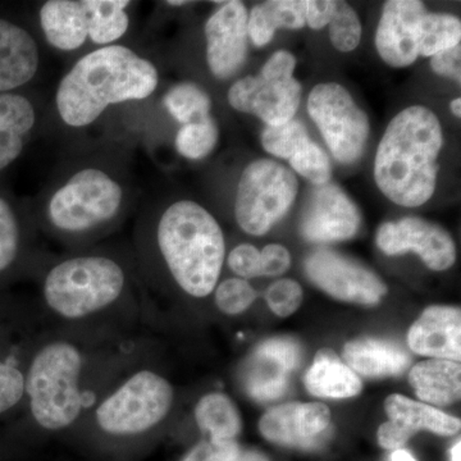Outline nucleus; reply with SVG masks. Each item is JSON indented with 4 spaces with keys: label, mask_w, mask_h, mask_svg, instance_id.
I'll list each match as a JSON object with an SVG mask.
<instances>
[{
    "label": "nucleus",
    "mask_w": 461,
    "mask_h": 461,
    "mask_svg": "<svg viewBox=\"0 0 461 461\" xmlns=\"http://www.w3.org/2000/svg\"><path fill=\"white\" fill-rule=\"evenodd\" d=\"M408 344L415 354L460 362L461 312L454 306H429L412 324Z\"/></svg>",
    "instance_id": "obj_20"
},
{
    "label": "nucleus",
    "mask_w": 461,
    "mask_h": 461,
    "mask_svg": "<svg viewBox=\"0 0 461 461\" xmlns=\"http://www.w3.org/2000/svg\"><path fill=\"white\" fill-rule=\"evenodd\" d=\"M308 112L336 160L351 165L363 156L369 120L344 86L317 85L309 94Z\"/></svg>",
    "instance_id": "obj_10"
},
{
    "label": "nucleus",
    "mask_w": 461,
    "mask_h": 461,
    "mask_svg": "<svg viewBox=\"0 0 461 461\" xmlns=\"http://www.w3.org/2000/svg\"><path fill=\"white\" fill-rule=\"evenodd\" d=\"M266 300L273 313L286 318L302 305L303 288L296 281L288 278L276 281L267 290Z\"/></svg>",
    "instance_id": "obj_38"
},
{
    "label": "nucleus",
    "mask_w": 461,
    "mask_h": 461,
    "mask_svg": "<svg viewBox=\"0 0 461 461\" xmlns=\"http://www.w3.org/2000/svg\"><path fill=\"white\" fill-rule=\"evenodd\" d=\"M338 2L332 0H305V23L313 30L330 25L335 16Z\"/></svg>",
    "instance_id": "obj_44"
},
{
    "label": "nucleus",
    "mask_w": 461,
    "mask_h": 461,
    "mask_svg": "<svg viewBox=\"0 0 461 461\" xmlns=\"http://www.w3.org/2000/svg\"><path fill=\"white\" fill-rule=\"evenodd\" d=\"M129 0H84L89 41L95 47L118 44L130 29Z\"/></svg>",
    "instance_id": "obj_26"
},
{
    "label": "nucleus",
    "mask_w": 461,
    "mask_h": 461,
    "mask_svg": "<svg viewBox=\"0 0 461 461\" xmlns=\"http://www.w3.org/2000/svg\"><path fill=\"white\" fill-rule=\"evenodd\" d=\"M168 7H182V5H189V2H167Z\"/></svg>",
    "instance_id": "obj_49"
},
{
    "label": "nucleus",
    "mask_w": 461,
    "mask_h": 461,
    "mask_svg": "<svg viewBox=\"0 0 461 461\" xmlns=\"http://www.w3.org/2000/svg\"><path fill=\"white\" fill-rule=\"evenodd\" d=\"M159 83L156 63L127 45L95 48L77 58L58 83L50 123L86 131L108 109L151 98Z\"/></svg>",
    "instance_id": "obj_3"
},
{
    "label": "nucleus",
    "mask_w": 461,
    "mask_h": 461,
    "mask_svg": "<svg viewBox=\"0 0 461 461\" xmlns=\"http://www.w3.org/2000/svg\"><path fill=\"white\" fill-rule=\"evenodd\" d=\"M329 26L330 42L336 50L342 53L357 50L362 39V23L348 3L338 2Z\"/></svg>",
    "instance_id": "obj_34"
},
{
    "label": "nucleus",
    "mask_w": 461,
    "mask_h": 461,
    "mask_svg": "<svg viewBox=\"0 0 461 461\" xmlns=\"http://www.w3.org/2000/svg\"><path fill=\"white\" fill-rule=\"evenodd\" d=\"M299 182L287 167L258 159L244 169L238 184L235 218L249 235L262 236L286 215L295 202Z\"/></svg>",
    "instance_id": "obj_8"
},
{
    "label": "nucleus",
    "mask_w": 461,
    "mask_h": 461,
    "mask_svg": "<svg viewBox=\"0 0 461 461\" xmlns=\"http://www.w3.org/2000/svg\"><path fill=\"white\" fill-rule=\"evenodd\" d=\"M260 259H262V276H268V277L284 275L291 266L290 251L278 244L267 245L260 251Z\"/></svg>",
    "instance_id": "obj_42"
},
{
    "label": "nucleus",
    "mask_w": 461,
    "mask_h": 461,
    "mask_svg": "<svg viewBox=\"0 0 461 461\" xmlns=\"http://www.w3.org/2000/svg\"><path fill=\"white\" fill-rule=\"evenodd\" d=\"M195 420L213 441H236L241 432V417L235 403L222 393H206L195 406Z\"/></svg>",
    "instance_id": "obj_27"
},
{
    "label": "nucleus",
    "mask_w": 461,
    "mask_h": 461,
    "mask_svg": "<svg viewBox=\"0 0 461 461\" xmlns=\"http://www.w3.org/2000/svg\"><path fill=\"white\" fill-rule=\"evenodd\" d=\"M391 461H417L414 459V456L409 451L402 450V448H399V450L393 451V456H391Z\"/></svg>",
    "instance_id": "obj_46"
},
{
    "label": "nucleus",
    "mask_w": 461,
    "mask_h": 461,
    "mask_svg": "<svg viewBox=\"0 0 461 461\" xmlns=\"http://www.w3.org/2000/svg\"><path fill=\"white\" fill-rule=\"evenodd\" d=\"M173 402L171 382L153 369L140 368L100 397L87 417L104 436L135 438L160 426Z\"/></svg>",
    "instance_id": "obj_7"
},
{
    "label": "nucleus",
    "mask_w": 461,
    "mask_h": 461,
    "mask_svg": "<svg viewBox=\"0 0 461 461\" xmlns=\"http://www.w3.org/2000/svg\"><path fill=\"white\" fill-rule=\"evenodd\" d=\"M163 107L173 120L185 124L200 122L212 117V99L199 85L181 83L167 90Z\"/></svg>",
    "instance_id": "obj_28"
},
{
    "label": "nucleus",
    "mask_w": 461,
    "mask_h": 461,
    "mask_svg": "<svg viewBox=\"0 0 461 461\" xmlns=\"http://www.w3.org/2000/svg\"><path fill=\"white\" fill-rule=\"evenodd\" d=\"M50 124V107L42 96L23 91L0 94V173Z\"/></svg>",
    "instance_id": "obj_15"
},
{
    "label": "nucleus",
    "mask_w": 461,
    "mask_h": 461,
    "mask_svg": "<svg viewBox=\"0 0 461 461\" xmlns=\"http://www.w3.org/2000/svg\"><path fill=\"white\" fill-rule=\"evenodd\" d=\"M461 48L459 45L439 51L430 57V67L437 75L451 77L460 84L461 81Z\"/></svg>",
    "instance_id": "obj_43"
},
{
    "label": "nucleus",
    "mask_w": 461,
    "mask_h": 461,
    "mask_svg": "<svg viewBox=\"0 0 461 461\" xmlns=\"http://www.w3.org/2000/svg\"><path fill=\"white\" fill-rule=\"evenodd\" d=\"M214 302L217 308L227 315L244 313L256 302L258 294L247 280L229 278L218 282L214 291Z\"/></svg>",
    "instance_id": "obj_36"
},
{
    "label": "nucleus",
    "mask_w": 461,
    "mask_h": 461,
    "mask_svg": "<svg viewBox=\"0 0 461 461\" xmlns=\"http://www.w3.org/2000/svg\"><path fill=\"white\" fill-rule=\"evenodd\" d=\"M377 247L387 256L417 253L432 271H446L454 266L456 248L451 236L441 227L420 218H402L379 227Z\"/></svg>",
    "instance_id": "obj_13"
},
{
    "label": "nucleus",
    "mask_w": 461,
    "mask_h": 461,
    "mask_svg": "<svg viewBox=\"0 0 461 461\" xmlns=\"http://www.w3.org/2000/svg\"><path fill=\"white\" fill-rule=\"evenodd\" d=\"M90 351L78 339L42 342L26 371L25 397L33 421L47 432L71 429L95 405Z\"/></svg>",
    "instance_id": "obj_6"
},
{
    "label": "nucleus",
    "mask_w": 461,
    "mask_h": 461,
    "mask_svg": "<svg viewBox=\"0 0 461 461\" xmlns=\"http://www.w3.org/2000/svg\"><path fill=\"white\" fill-rule=\"evenodd\" d=\"M451 112H453L454 115L456 117H460L461 115V99L455 98L453 102H451Z\"/></svg>",
    "instance_id": "obj_48"
},
{
    "label": "nucleus",
    "mask_w": 461,
    "mask_h": 461,
    "mask_svg": "<svg viewBox=\"0 0 461 461\" xmlns=\"http://www.w3.org/2000/svg\"><path fill=\"white\" fill-rule=\"evenodd\" d=\"M296 60L287 50H278L257 76L240 78L230 87L227 99L235 111L253 114L267 126L293 120L302 100V85L294 77Z\"/></svg>",
    "instance_id": "obj_9"
},
{
    "label": "nucleus",
    "mask_w": 461,
    "mask_h": 461,
    "mask_svg": "<svg viewBox=\"0 0 461 461\" xmlns=\"http://www.w3.org/2000/svg\"><path fill=\"white\" fill-rule=\"evenodd\" d=\"M288 372L280 363L254 353L247 375L249 395L259 402H271L286 393Z\"/></svg>",
    "instance_id": "obj_30"
},
{
    "label": "nucleus",
    "mask_w": 461,
    "mask_h": 461,
    "mask_svg": "<svg viewBox=\"0 0 461 461\" xmlns=\"http://www.w3.org/2000/svg\"><path fill=\"white\" fill-rule=\"evenodd\" d=\"M38 17L42 39L53 50L75 53L89 41L84 0H47Z\"/></svg>",
    "instance_id": "obj_21"
},
{
    "label": "nucleus",
    "mask_w": 461,
    "mask_h": 461,
    "mask_svg": "<svg viewBox=\"0 0 461 461\" xmlns=\"http://www.w3.org/2000/svg\"><path fill=\"white\" fill-rule=\"evenodd\" d=\"M461 460V442L457 441L456 444L454 445L453 450H451V461H460Z\"/></svg>",
    "instance_id": "obj_47"
},
{
    "label": "nucleus",
    "mask_w": 461,
    "mask_h": 461,
    "mask_svg": "<svg viewBox=\"0 0 461 461\" xmlns=\"http://www.w3.org/2000/svg\"><path fill=\"white\" fill-rule=\"evenodd\" d=\"M142 202L136 227L139 260L156 258L176 286L194 299L212 295L226 260V240L214 215L191 199Z\"/></svg>",
    "instance_id": "obj_2"
},
{
    "label": "nucleus",
    "mask_w": 461,
    "mask_h": 461,
    "mask_svg": "<svg viewBox=\"0 0 461 461\" xmlns=\"http://www.w3.org/2000/svg\"><path fill=\"white\" fill-rule=\"evenodd\" d=\"M304 268L315 286L341 302L375 306L387 294L375 273L335 251H314L306 258Z\"/></svg>",
    "instance_id": "obj_11"
},
{
    "label": "nucleus",
    "mask_w": 461,
    "mask_h": 461,
    "mask_svg": "<svg viewBox=\"0 0 461 461\" xmlns=\"http://www.w3.org/2000/svg\"><path fill=\"white\" fill-rule=\"evenodd\" d=\"M26 371L17 364L0 359V415L26 400Z\"/></svg>",
    "instance_id": "obj_37"
},
{
    "label": "nucleus",
    "mask_w": 461,
    "mask_h": 461,
    "mask_svg": "<svg viewBox=\"0 0 461 461\" xmlns=\"http://www.w3.org/2000/svg\"><path fill=\"white\" fill-rule=\"evenodd\" d=\"M229 461H269L263 454L253 450H242L240 448L235 456L230 457Z\"/></svg>",
    "instance_id": "obj_45"
},
{
    "label": "nucleus",
    "mask_w": 461,
    "mask_h": 461,
    "mask_svg": "<svg viewBox=\"0 0 461 461\" xmlns=\"http://www.w3.org/2000/svg\"><path fill=\"white\" fill-rule=\"evenodd\" d=\"M444 132L421 105L405 108L388 124L375 160V180L391 202L406 208L426 204L437 186Z\"/></svg>",
    "instance_id": "obj_5"
},
{
    "label": "nucleus",
    "mask_w": 461,
    "mask_h": 461,
    "mask_svg": "<svg viewBox=\"0 0 461 461\" xmlns=\"http://www.w3.org/2000/svg\"><path fill=\"white\" fill-rule=\"evenodd\" d=\"M217 3L204 26L205 60L215 78L229 80L247 60L249 12L241 2Z\"/></svg>",
    "instance_id": "obj_12"
},
{
    "label": "nucleus",
    "mask_w": 461,
    "mask_h": 461,
    "mask_svg": "<svg viewBox=\"0 0 461 461\" xmlns=\"http://www.w3.org/2000/svg\"><path fill=\"white\" fill-rule=\"evenodd\" d=\"M240 448L236 441H213L208 438L194 446L181 461H229L239 453Z\"/></svg>",
    "instance_id": "obj_41"
},
{
    "label": "nucleus",
    "mask_w": 461,
    "mask_h": 461,
    "mask_svg": "<svg viewBox=\"0 0 461 461\" xmlns=\"http://www.w3.org/2000/svg\"><path fill=\"white\" fill-rule=\"evenodd\" d=\"M409 382L421 402L450 405L460 400L461 366L451 360H426L412 366Z\"/></svg>",
    "instance_id": "obj_24"
},
{
    "label": "nucleus",
    "mask_w": 461,
    "mask_h": 461,
    "mask_svg": "<svg viewBox=\"0 0 461 461\" xmlns=\"http://www.w3.org/2000/svg\"><path fill=\"white\" fill-rule=\"evenodd\" d=\"M305 387L312 395L324 399H348L362 393V381L357 373L342 363L335 351L321 348L313 366L306 372Z\"/></svg>",
    "instance_id": "obj_23"
},
{
    "label": "nucleus",
    "mask_w": 461,
    "mask_h": 461,
    "mask_svg": "<svg viewBox=\"0 0 461 461\" xmlns=\"http://www.w3.org/2000/svg\"><path fill=\"white\" fill-rule=\"evenodd\" d=\"M305 26V0H269L251 9L248 18L249 39L256 47L272 41L278 29Z\"/></svg>",
    "instance_id": "obj_25"
},
{
    "label": "nucleus",
    "mask_w": 461,
    "mask_h": 461,
    "mask_svg": "<svg viewBox=\"0 0 461 461\" xmlns=\"http://www.w3.org/2000/svg\"><path fill=\"white\" fill-rule=\"evenodd\" d=\"M138 263L112 249L91 247L41 266L45 309L67 323H81L126 302L136 286Z\"/></svg>",
    "instance_id": "obj_4"
},
{
    "label": "nucleus",
    "mask_w": 461,
    "mask_h": 461,
    "mask_svg": "<svg viewBox=\"0 0 461 461\" xmlns=\"http://www.w3.org/2000/svg\"><path fill=\"white\" fill-rule=\"evenodd\" d=\"M384 411L390 420L379 427L377 438L379 446L387 450H399L420 430H429L439 436L460 432L459 418L397 393L387 397Z\"/></svg>",
    "instance_id": "obj_18"
},
{
    "label": "nucleus",
    "mask_w": 461,
    "mask_h": 461,
    "mask_svg": "<svg viewBox=\"0 0 461 461\" xmlns=\"http://www.w3.org/2000/svg\"><path fill=\"white\" fill-rule=\"evenodd\" d=\"M220 130L213 117L181 126L176 133V150L190 160L204 159L217 147Z\"/></svg>",
    "instance_id": "obj_32"
},
{
    "label": "nucleus",
    "mask_w": 461,
    "mask_h": 461,
    "mask_svg": "<svg viewBox=\"0 0 461 461\" xmlns=\"http://www.w3.org/2000/svg\"><path fill=\"white\" fill-rule=\"evenodd\" d=\"M362 214L353 200L336 186L326 184L312 194L303 213L300 230L311 242H336L353 239Z\"/></svg>",
    "instance_id": "obj_16"
},
{
    "label": "nucleus",
    "mask_w": 461,
    "mask_h": 461,
    "mask_svg": "<svg viewBox=\"0 0 461 461\" xmlns=\"http://www.w3.org/2000/svg\"><path fill=\"white\" fill-rule=\"evenodd\" d=\"M346 366L366 378H386L402 375L411 357L402 346L387 339L364 338L348 342L344 348Z\"/></svg>",
    "instance_id": "obj_22"
},
{
    "label": "nucleus",
    "mask_w": 461,
    "mask_h": 461,
    "mask_svg": "<svg viewBox=\"0 0 461 461\" xmlns=\"http://www.w3.org/2000/svg\"><path fill=\"white\" fill-rule=\"evenodd\" d=\"M259 429L273 444L317 450L330 438V411L321 402L284 403L263 415Z\"/></svg>",
    "instance_id": "obj_14"
},
{
    "label": "nucleus",
    "mask_w": 461,
    "mask_h": 461,
    "mask_svg": "<svg viewBox=\"0 0 461 461\" xmlns=\"http://www.w3.org/2000/svg\"><path fill=\"white\" fill-rule=\"evenodd\" d=\"M26 221L11 199L0 195V275L9 271L23 253Z\"/></svg>",
    "instance_id": "obj_29"
},
{
    "label": "nucleus",
    "mask_w": 461,
    "mask_h": 461,
    "mask_svg": "<svg viewBox=\"0 0 461 461\" xmlns=\"http://www.w3.org/2000/svg\"><path fill=\"white\" fill-rule=\"evenodd\" d=\"M291 168L306 180L313 182L317 186L329 184L330 178V162L323 149L315 142H306L288 159Z\"/></svg>",
    "instance_id": "obj_35"
},
{
    "label": "nucleus",
    "mask_w": 461,
    "mask_h": 461,
    "mask_svg": "<svg viewBox=\"0 0 461 461\" xmlns=\"http://www.w3.org/2000/svg\"><path fill=\"white\" fill-rule=\"evenodd\" d=\"M227 264L230 271L242 280L256 278L262 276V259L260 251L250 244H240L230 250L227 257Z\"/></svg>",
    "instance_id": "obj_40"
},
{
    "label": "nucleus",
    "mask_w": 461,
    "mask_h": 461,
    "mask_svg": "<svg viewBox=\"0 0 461 461\" xmlns=\"http://www.w3.org/2000/svg\"><path fill=\"white\" fill-rule=\"evenodd\" d=\"M132 153L117 138L72 148L35 200L36 226L75 251L113 233L141 202Z\"/></svg>",
    "instance_id": "obj_1"
},
{
    "label": "nucleus",
    "mask_w": 461,
    "mask_h": 461,
    "mask_svg": "<svg viewBox=\"0 0 461 461\" xmlns=\"http://www.w3.org/2000/svg\"><path fill=\"white\" fill-rule=\"evenodd\" d=\"M311 141L304 124L291 120L280 126H267L262 133V145L272 156L290 159L300 148Z\"/></svg>",
    "instance_id": "obj_33"
},
{
    "label": "nucleus",
    "mask_w": 461,
    "mask_h": 461,
    "mask_svg": "<svg viewBox=\"0 0 461 461\" xmlns=\"http://www.w3.org/2000/svg\"><path fill=\"white\" fill-rule=\"evenodd\" d=\"M426 14V5L420 0L384 3L375 32V48L387 65L402 68L418 59L420 23Z\"/></svg>",
    "instance_id": "obj_17"
},
{
    "label": "nucleus",
    "mask_w": 461,
    "mask_h": 461,
    "mask_svg": "<svg viewBox=\"0 0 461 461\" xmlns=\"http://www.w3.org/2000/svg\"><path fill=\"white\" fill-rule=\"evenodd\" d=\"M460 41V18L427 12L420 23V56L433 57L439 51L459 45Z\"/></svg>",
    "instance_id": "obj_31"
},
{
    "label": "nucleus",
    "mask_w": 461,
    "mask_h": 461,
    "mask_svg": "<svg viewBox=\"0 0 461 461\" xmlns=\"http://www.w3.org/2000/svg\"><path fill=\"white\" fill-rule=\"evenodd\" d=\"M256 354L271 357L288 372H293L302 363V348L293 339L275 338L267 339L256 348Z\"/></svg>",
    "instance_id": "obj_39"
},
{
    "label": "nucleus",
    "mask_w": 461,
    "mask_h": 461,
    "mask_svg": "<svg viewBox=\"0 0 461 461\" xmlns=\"http://www.w3.org/2000/svg\"><path fill=\"white\" fill-rule=\"evenodd\" d=\"M42 51L32 30L0 18V94L14 93L35 80Z\"/></svg>",
    "instance_id": "obj_19"
}]
</instances>
